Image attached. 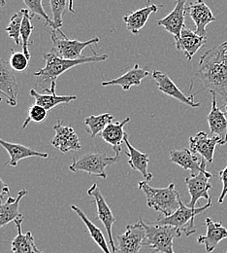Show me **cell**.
I'll return each mask as SVG.
<instances>
[{
	"label": "cell",
	"mask_w": 227,
	"mask_h": 253,
	"mask_svg": "<svg viewBox=\"0 0 227 253\" xmlns=\"http://www.w3.org/2000/svg\"><path fill=\"white\" fill-rule=\"evenodd\" d=\"M195 76L202 81L205 90L227 97V41L205 52L200 58Z\"/></svg>",
	"instance_id": "1"
},
{
	"label": "cell",
	"mask_w": 227,
	"mask_h": 253,
	"mask_svg": "<svg viewBox=\"0 0 227 253\" xmlns=\"http://www.w3.org/2000/svg\"><path fill=\"white\" fill-rule=\"evenodd\" d=\"M43 59L46 63L45 66L38 69L34 73V77L36 78V84L44 93L55 94L58 78L67 70L84 63L105 62L109 59V55H95L90 57H83L82 59L75 61H69L61 59L50 52L48 54H44Z\"/></svg>",
	"instance_id": "2"
},
{
	"label": "cell",
	"mask_w": 227,
	"mask_h": 253,
	"mask_svg": "<svg viewBox=\"0 0 227 253\" xmlns=\"http://www.w3.org/2000/svg\"><path fill=\"white\" fill-rule=\"evenodd\" d=\"M138 188L146 194L148 207L161 212L164 217L172 215L180 208L181 198L174 183L165 188H155L150 186L147 181H140Z\"/></svg>",
	"instance_id": "3"
},
{
	"label": "cell",
	"mask_w": 227,
	"mask_h": 253,
	"mask_svg": "<svg viewBox=\"0 0 227 253\" xmlns=\"http://www.w3.org/2000/svg\"><path fill=\"white\" fill-rule=\"evenodd\" d=\"M139 219L146 231L144 248L151 249L154 253H175L174 239L180 238L182 232L171 226L160 225L156 222H144L141 217Z\"/></svg>",
	"instance_id": "4"
},
{
	"label": "cell",
	"mask_w": 227,
	"mask_h": 253,
	"mask_svg": "<svg viewBox=\"0 0 227 253\" xmlns=\"http://www.w3.org/2000/svg\"><path fill=\"white\" fill-rule=\"evenodd\" d=\"M121 160L120 156H111L106 152H89L73 159L69 169L73 172L85 171L103 179L107 178L106 169Z\"/></svg>",
	"instance_id": "5"
},
{
	"label": "cell",
	"mask_w": 227,
	"mask_h": 253,
	"mask_svg": "<svg viewBox=\"0 0 227 253\" xmlns=\"http://www.w3.org/2000/svg\"><path fill=\"white\" fill-rule=\"evenodd\" d=\"M51 38L53 41V49L51 53L61 59L69 61L82 59L83 51L94 44H97L100 40L98 37L84 42L77 39H69L62 30L52 31Z\"/></svg>",
	"instance_id": "6"
},
{
	"label": "cell",
	"mask_w": 227,
	"mask_h": 253,
	"mask_svg": "<svg viewBox=\"0 0 227 253\" xmlns=\"http://www.w3.org/2000/svg\"><path fill=\"white\" fill-rule=\"evenodd\" d=\"M212 207V202H209L207 205L197 208V209H191L187 207L182 200H180V208L174 212L172 215L164 217L160 216L156 223L160 225H166L177 228L180 232L186 233L188 237L192 236L196 232L195 225V218L200 213L205 212L208 209Z\"/></svg>",
	"instance_id": "7"
},
{
	"label": "cell",
	"mask_w": 227,
	"mask_h": 253,
	"mask_svg": "<svg viewBox=\"0 0 227 253\" xmlns=\"http://www.w3.org/2000/svg\"><path fill=\"white\" fill-rule=\"evenodd\" d=\"M146 231L140 221L129 224L124 234L118 236V247L116 253H139L144 248Z\"/></svg>",
	"instance_id": "8"
},
{
	"label": "cell",
	"mask_w": 227,
	"mask_h": 253,
	"mask_svg": "<svg viewBox=\"0 0 227 253\" xmlns=\"http://www.w3.org/2000/svg\"><path fill=\"white\" fill-rule=\"evenodd\" d=\"M88 195L93 197L95 200V203H96L97 209L98 219L102 222V224L104 225V227L106 229L112 253H117V248H116V245L114 242L112 229H113V225L116 223L117 219H116L115 215L113 214L108 203L104 199L101 191L98 188L97 183H95L90 189L88 190Z\"/></svg>",
	"instance_id": "9"
},
{
	"label": "cell",
	"mask_w": 227,
	"mask_h": 253,
	"mask_svg": "<svg viewBox=\"0 0 227 253\" xmlns=\"http://www.w3.org/2000/svg\"><path fill=\"white\" fill-rule=\"evenodd\" d=\"M206 168L207 167H205L199 174L195 176L191 175L186 178V184L191 195V202L189 205L191 209H196V204L199 199H205L208 203L212 202L209 195V190L212 188V184L210 182L212 173L207 171Z\"/></svg>",
	"instance_id": "10"
},
{
	"label": "cell",
	"mask_w": 227,
	"mask_h": 253,
	"mask_svg": "<svg viewBox=\"0 0 227 253\" xmlns=\"http://www.w3.org/2000/svg\"><path fill=\"white\" fill-rule=\"evenodd\" d=\"M0 94L5 95L7 103L10 106L18 105V96L20 94V86L13 69L0 57Z\"/></svg>",
	"instance_id": "11"
},
{
	"label": "cell",
	"mask_w": 227,
	"mask_h": 253,
	"mask_svg": "<svg viewBox=\"0 0 227 253\" xmlns=\"http://www.w3.org/2000/svg\"><path fill=\"white\" fill-rule=\"evenodd\" d=\"M53 128L56 131V135L51 143L61 152L68 153L82 149L79 136L72 126H64L62 121H58Z\"/></svg>",
	"instance_id": "12"
},
{
	"label": "cell",
	"mask_w": 227,
	"mask_h": 253,
	"mask_svg": "<svg viewBox=\"0 0 227 253\" xmlns=\"http://www.w3.org/2000/svg\"><path fill=\"white\" fill-rule=\"evenodd\" d=\"M186 14H188L195 23V33L201 37H207V26L216 21V17L209 6L201 0L192 2L186 7Z\"/></svg>",
	"instance_id": "13"
},
{
	"label": "cell",
	"mask_w": 227,
	"mask_h": 253,
	"mask_svg": "<svg viewBox=\"0 0 227 253\" xmlns=\"http://www.w3.org/2000/svg\"><path fill=\"white\" fill-rule=\"evenodd\" d=\"M218 145H224L221 138L210 137L205 131H200L190 138V149L195 154L201 156L208 164H213L215 150Z\"/></svg>",
	"instance_id": "14"
},
{
	"label": "cell",
	"mask_w": 227,
	"mask_h": 253,
	"mask_svg": "<svg viewBox=\"0 0 227 253\" xmlns=\"http://www.w3.org/2000/svg\"><path fill=\"white\" fill-rule=\"evenodd\" d=\"M153 78L157 82L159 90L164 93L165 95H169L177 99L178 101L185 103L194 108H197L201 105L199 102L195 101V95L188 96L185 95L167 74L163 73L160 70H154Z\"/></svg>",
	"instance_id": "15"
},
{
	"label": "cell",
	"mask_w": 227,
	"mask_h": 253,
	"mask_svg": "<svg viewBox=\"0 0 227 253\" xmlns=\"http://www.w3.org/2000/svg\"><path fill=\"white\" fill-rule=\"evenodd\" d=\"M186 0H179L176 2V6L173 11L165 18L159 20L157 25L162 27L166 32L171 33L175 38V43L181 38V33L185 26L186 18Z\"/></svg>",
	"instance_id": "16"
},
{
	"label": "cell",
	"mask_w": 227,
	"mask_h": 253,
	"mask_svg": "<svg viewBox=\"0 0 227 253\" xmlns=\"http://www.w3.org/2000/svg\"><path fill=\"white\" fill-rule=\"evenodd\" d=\"M170 161L180 166L185 170H190L192 175L199 174L205 167L207 162L203 158H199V155L195 154L191 149L184 148L181 150L173 149L170 152Z\"/></svg>",
	"instance_id": "17"
},
{
	"label": "cell",
	"mask_w": 227,
	"mask_h": 253,
	"mask_svg": "<svg viewBox=\"0 0 227 253\" xmlns=\"http://www.w3.org/2000/svg\"><path fill=\"white\" fill-rule=\"evenodd\" d=\"M205 223L207 226L206 235L199 236L197 243L204 245L207 253H212L223 240L227 239V229L222 222L213 221L210 217L206 218Z\"/></svg>",
	"instance_id": "18"
},
{
	"label": "cell",
	"mask_w": 227,
	"mask_h": 253,
	"mask_svg": "<svg viewBox=\"0 0 227 253\" xmlns=\"http://www.w3.org/2000/svg\"><path fill=\"white\" fill-rule=\"evenodd\" d=\"M212 107L207 122L214 136L221 138L224 145L227 143V118L226 112H223L217 103V94L212 93Z\"/></svg>",
	"instance_id": "19"
},
{
	"label": "cell",
	"mask_w": 227,
	"mask_h": 253,
	"mask_svg": "<svg viewBox=\"0 0 227 253\" xmlns=\"http://www.w3.org/2000/svg\"><path fill=\"white\" fill-rule=\"evenodd\" d=\"M0 145L8 152L10 160L6 162L5 166L10 167H18V164L21 160L24 159L32 158V157H40V158L47 159L49 157L48 153L39 152L32 148L20 144V143H11L6 140L0 138Z\"/></svg>",
	"instance_id": "20"
},
{
	"label": "cell",
	"mask_w": 227,
	"mask_h": 253,
	"mask_svg": "<svg viewBox=\"0 0 227 253\" xmlns=\"http://www.w3.org/2000/svg\"><path fill=\"white\" fill-rule=\"evenodd\" d=\"M149 75V70L142 68L139 64H135L126 74L118 78L102 82V86H121L125 91H130L132 87H139L142 81Z\"/></svg>",
	"instance_id": "21"
},
{
	"label": "cell",
	"mask_w": 227,
	"mask_h": 253,
	"mask_svg": "<svg viewBox=\"0 0 227 253\" xmlns=\"http://www.w3.org/2000/svg\"><path fill=\"white\" fill-rule=\"evenodd\" d=\"M125 143L128 147V151H126V155L129 157V165H130L131 169L139 171L145 178V181H147V182L151 181L153 179L154 175L148 169V167L150 164L149 154L143 153L131 145V143L129 140L128 132L125 135Z\"/></svg>",
	"instance_id": "22"
},
{
	"label": "cell",
	"mask_w": 227,
	"mask_h": 253,
	"mask_svg": "<svg viewBox=\"0 0 227 253\" xmlns=\"http://www.w3.org/2000/svg\"><path fill=\"white\" fill-rule=\"evenodd\" d=\"M207 43V37H201L197 35L193 30L184 28L181 38L175 43L176 48L182 51L189 61H192L195 54Z\"/></svg>",
	"instance_id": "23"
},
{
	"label": "cell",
	"mask_w": 227,
	"mask_h": 253,
	"mask_svg": "<svg viewBox=\"0 0 227 253\" xmlns=\"http://www.w3.org/2000/svg\"><path fill=\"white\" fill-rule=\"evenodd\" d=\"M130 120V117H127L123 121L116 123L112 122L105 127V129L100 134L106 143L112 145L116 156H120V153L122 151V144L123 142H125V135L127 133L124 128Z\"/></svg>",
	"instance_id": "24"
},
{
	"label": "cell",
	"mask_w": 227,
	"mask_h": 253,
	"mask_svg": "<svg viewBox=\"0 0 227 253\" xmlns=\"http://www.w3.org/2000/svg\"><path fill=\"white\" fill-rule=\"evenodd\" d=\"M161 6L156 4H150L146 7H143L135 12H132L129 15L124 16V21L127 25L128 30L132 34H139L140 31L147 25L150 16L159 11Z\"/></svg>",
	"instance_id": "25"
},
{
	"label": "cell",
	"mask_w": 227,
	"mask_h": 253,
	"mask_svg": "<svg viewBox=\"0 0 227 253\" xmlns=\"http://www.w3.org/2000/svg\"><path fill=\"white\" fill-rule=\"evenodd\" d=\"M29 194L27 189H22L16 198L9 197L8 200L0 205V229L11 222L21 217L23 214L19 211V206L23 198Z\"/></svg>",
	"instance_id": "26"
},
{
	"label": "cell",
	"mask_w": 227,
	"mask_h": 253,
	"mask_svg": "<svg viewBox=\"0 0 227 253\" xmlns=\"http://www.w3.org/2000/svg\"><path fill=\"white\" fill-rule=\"evenodd\" d=\"M24 221V215L15 220L18 234L11 243L13 253H41L36 248L32 233L29 231L27 234H23L22 225Z\"/></svg>",
	"instance_id": "27"
},
{
	"label": "cell",
	"mask_w": 227,
	"mask_h": 253,
	"mask_svg": "<svg viewBox=\"0 0 227 253\" xmlns=\"http://www.w3.org/2000/svg\"><path fill=\"white\" fill-rule=\"evenodd\" d=\"M30 94L35 99V104L42 106L47 111H51L54 107L60 104H67L77 99L76 95H58L55 94H40L34 89L30 91Z\"/></svg>",
	"instance_id": "28"
},
{
	"label": "cell",
	"mask_w": 227,
	"mask_h": 253,
	"mask_svg": "<svg viewBox=\"0 0 227 253\" xmlns=\"http://www.w3.org/2000/svg\"><path fill=\"white\" fill-rule=\"evenodd\" d=\"M71 209L75 213H77V215L81 218V220L84 222L85 226L88 228V231H89L92 239L96 242V244L100 248V250H102V252L104 253H112L108 247V243H107L102 231L98 228L97 226L90 220V218L87 216V214L80 208H78L76 206H71Z\"/></svg>",
	"instance_id": "29"
},
{
	"label": "cell",
	"mask_w": 227,
	"mask_h": 253,
	"mask_svg": "<svg viewBox=\"0 0 227 253\" xmlns=\"http://www.w3.org/2000/svg\"><path fill=\"white\" fill-rule=\"evenodd\" d=\"M114 120V115L110 113H104L100 115H92L85 119V127L87 132L92 138H95L105 129V127L111 124Z\"/></svg>",
	"instance_id": "30"
},
{
	"label": "cell",
	"mask_w": 227,
	"mask_h": 253,
	"mask_svg": "<svg viewBox=\"0 0 227 253\" xmlns=\"http://www.w3.org/2000/svg\"><path fill=\"white\" fill-rule=\"evenodd\" d=\"M33 16L30 14V10L26 9L25 18L22 24V31H21V41L23 47V53L31 60V52H30V45H31V38L32 35L34 28L32 24V19Z\"/></svg>",
	"instance_id": "31"
},
{
	"label": "cell",
	"mask_w": 227,
	"mask_h": 253,
	"mask_svg": "<svg viewBox=\"0 0 227 253\" xmlns=\"http://www.w3.org/2000/svg\"><path fill=\"white\" fill-rule=\"evenodd\" d=\"M25 12H26V9H22L19 12H17L16 14H14L11 17L9 26L6 28V32L8 33V36L11 39H13L18 46L22 45L21 31H22L23 20L25 18Z\"/></svg>",
	"instance_id": "32"
},
{
	"label": "cell",
	"mask_w": 227,
	"mask_h": 253,
	"mask_svg": "<svg viewBox=\"0 0 227 253\" xmlns=\"http://www.w3.org/2000/svg\"><path fill=\"white\" fill-rule=\"evenodd\" d=\"M70 1H65V0H51L50 1V5H51V9L53 12V26L52 29L53 31H60L62 30L63 26H64V14H65V10L67 5H69Z\"/></svg>",
	"instance_id": "33"
},
{
	"label": "cell",
	"mask_w": 227,
	"mask_h": 253,
	"mask_svg": "<svg viewBox=\"0 0 227 253\" xmlns=\"http://www.w3.org/2000/svg\"><path fill=\"white\" fill-rule=\"evenodd\" d=\"M47 117H48V111L45 108H43L42 106L34 104L29 109L28 117L23 124V128L24 129L27 128V126L30 125L31 122L41 123V122L45 121L47 119Z\"/></svg>",
	"instance_id": "34"
},
{
	"label": "cell",
	"mask_w": 227,
	"mask_h": 253,
	"mask_svg": "<svg viewBox=\"0 0 227 253\" xmlns=\"http://www.w3.org/2000/svg\"><path fill=\"white\" fill-rule=\"evenodd\" d=\"M25 4L28 6V9L32 11V15L39 16L45 21V25L48 27L53 26V21L50 19L48 14L45 12L43 7V1L42 0H25Z\"/></svg>",
	"instance_id": "35"
},
{
	"label": "cell",
	"mask_w": 227,
	"mask_h": 253,
	"mask_svg": "<svg viewBox=\"0 0 227 253\" xmlns=\"http://www.w3.org/2000/svg\"><path fill=\"white\" fill-rule=\"evenodd\" d=\"M29 61L28 57L23 52H15L14 50L11 51V56L9 60V65L15 71L24 72L29 67Z\"/></svg>",
	"instance_id": "36"
},
{
	"label": "cell",
	"mask_w": 227,
	"mask_h": 253,
	"mask_svg": "<svg viewBox=\"0 0 227 253\" xmlns=\"http://www.w3.org/2000/svg\"><path fill=\"white\" fill-rule=\"evenodd\" d=\"M219 177L223 182V191L220 195V198H219L218 202L220 204H224V201H225L227 195V165L223 170L219 171Z\"/></svg>",
	"instance_id": "37"
},
{
	"label": "cell",
	"mask_w": 227,
	"mask_h": 253,
	"mask_svg": "<svg viewBox=\"0 0 227 253\" xmlns=\"http://www.w3.org/2000/svg\"><path fill=\"white\" fill-rule=\"evenodd\" d=\"M10 190L8 185L0 177V205L5 203L10 197Z\"/></svg>",
	"instance_id": "38"
},
{
	"label": "cell",
	"mask_w": 227,
	"mask_h": 253,
	"mask_svg": "<svg viewBox=\"0 0 227 253\" xmlns=\"http://www.w3.org/2000/svg\"><path fill=\"white\" fill-rule=\"evenodd\" d=\"M224 99H225V101H226V111H225V112H226V114L227 115V96L226 98H224Z\"/></svg>",
	"instance_id": "39"
},
{
	"label": "cell",
	"mask_w": 227,
	"mask_h": 253,
	"mask_svg": "<svg viewBox=\"0 0 227 253\" xmlns=\"http://www.w3.org/2000/svg\"><path fill=\"white\" fill-rule=\"evenodd\" d=\"M5 6V1H0V7Z\"/></svg>",
	"instance_id": "40"
},
{
	"label": "cell",
	"mask_w": 227,
	"mask_h": 253,
	"mask_svg": "<svg viewBox=\"0 0 227 253\" xmlns=\"http://www.w3.org/2000/svg\"><path fill=\"white\" fill-rule=\"evenodd\" d=\"M226 253H227V252H226Z\"/></svg>",
	"instance_id": "41"
},
{
	"label": "cell",
	"mask_w": 227,
	"mask_h": 253,
	"mask_svg": "<svg viewBox=\"0 0 227 253\" xmlns=\"http://www.w3.org/2000/svg\"></svg>",
	"instance_id": "42"
}]
</instances>
